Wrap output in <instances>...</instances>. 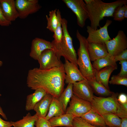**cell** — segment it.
<instances>
[{
	"label": "cell",
	"mask_w": 127,
	"mask_h": 127,
	"mask_svg": "<svg viewBox=\"0 0 127 127\" xmlns=\"http://www.w3.org/2000/svg\"><path fill=\"white\" fill-rule=\"evenodd\" d=\"M65 75L63 67L45 70L35 68L28 71L27 84L32 90L41 88L58 98L64 89Z\"/></svg>",
	"instance_id": "6da1fadb"
},
{
	"label": "cell",
	"mask_w": 127,
	"mask_h": 127,
	"mask_svg": "<svg viewBox=\"0 0 127 127\" xmlns=\"http://www.w3.org/2000/svg\"><path fill=\"white\" fill-rule=\"evenodd\" d=\"M90 26L96 29L100 22L105 17H113L114 12L119 7L127 4V0H117L106 3L101 0H84Z\"/></svg>",
	"instance_id": "7a4b0ae2"
},
{
	"label": "cell",
	"mask_w": 127,
	"mask_h": 127,
	"mask_svg": "<svg viewBox=\"0 0 127 127\" xmlns=\"http://www.w3.org/2000/svg\"><path fill=\"white\" fill-rule=\"evenodd\" d=\"M67 24V20L62 18L63 37L60 42H56L54 40L52 41V49L59 59L63 56L65 59L72 63L78 67L77 54L73 45L72 38L68 30Z\"/></svg>",
	"instance_id": "3957f363"
},
{
	"label": "cell",
	"mask_w": 127,
	"mask_h": 127,
	"mask_svg": "<svg viewBox=\"0 0 127 127\" xmlns=\"http://www.w3.org/2000/svg\"><path fill=\"white\" fill-rule=\"evenodd\" d=\"M118 94L114 92L107 97L94 95L91 102V109L102 116L107 112L114 114L121 118H127V111L123 108L118 101Z\"/></svg>",
	"instance_id": "277c9868"
},
{
	"label": "cell",
	"mask_w": 127,
	"mask_h": 127,
	"mask_svg": "<svg viewBox=\"0 0 127 127\" xmlns=\"http://www.w3.org/2000/svg\"><path fill=\"white\" fill-rule=\"evenodd\" d=\"M76 37L79 43L77 54V64L79 70L85 79L87 81L95 80L96 71L91 62L88 48V43L86 38L78 30L76 32Z\"/></svg>",
	"instance_id": "5b68a950"
},
{
	"label": "cell",
	"mask_w": 127,
	"mask_h": 127,
	"mask_svg": "<svg viewBox=\"0 0 127 127\" xmlns=\"http://www.w3.org/2000/svg\"><path fill=\"white\" fill-rule=\"evenodd\" d=\"M62 1L75 15L78 25L83 28L85 25L86 21L88 18L84 1L83 0H63Z\"/></svg>",
	"instance_id": "8992f818"
},
{
	"label": "cell",
	"mask_w": 127,
	"mask_h": 127,
	"mask_svg": "<svg viewBox=\"0 0 127 127\" xmlns=\"http://www.w3.org/2000/svg\"><path fill=\"white\" fill-rule=\"evenodd\" d=\"M112 22L111 20L107 19L104 26L98 29H94L90 26H87L88 36L86 39L88 43L104 44L106 41L111 39L108 33V28Z\"/></svg>",
	"instance_id": "52a82bcc"
},
{
	"label": "cell",
	"mask_w": 127,
	"mask_h": 127,
	"mask_svg": "<svg viewBox=\"0 0 127 127\" xmlns=\"http://www.w3.org/2000/svg\"><path fill=\"white\" fill-rule=\"evenodd\" d=\"M105 44L108 54L114 56L127 49V37L124 32L120 30L115 38L106 41Z\"/></svg>",
	"instance_id": "ba28073f"
},
{
	"label": "cell",
	"mask_w": 127,
	"mask_h": 127,
	"mask_svg": "<svg viewBox=\"0 0 127 127\" xmlns=\"http://www.w3.org/2000/svg\"><path fill=\"white\" fill-rule=\"evenodd\" d=\"M91 108V102L78 98L73 94L65 113L70 114L74 117H81Z\"/></svg>",
	"instance_id": "9c48e42d"
},
{
	"label": "cell",
	"mask_w": 127,
	"mask_h": 127,
	"mask_svg": "<svg viewBox=\"0 0 127 127\" xmlns=\"http://www.w3.org/2000/svg\"><path fill=\"white\" fill-rule=\"evenodd\" d=\"M41 69H48L63 67V64L59 59L52 49H48L44 51L37 60Z\"/></svg>",
	"instance_id": "30bf717a"
},
{
	"label": "cell",
	"mask_w": 127,
	"mask_h": 127,
	"mask_svg": "<svg viewBox=\"0 0 127 127\" xmlns=\"http://www.w3.org/2000/svg\"><path fill=\"white\" fill-rule=\"evenodd\" d=\"M15 2L19 17L21 19L37 12L41 8L38 0H16Z\"/></svg>",
	"instance_id": "8fae6325"
},
{
	"label": "cell",
	"mask_w": 127,
	"mask_h": 127,
	"mask_svg": "<svg viewBox=\"0 0 127 127\" xmlns=\"http://www.w3.org/2000/svg\"><path fill=\"white\" fill-rule=\"evenodd\" d=\"M73 91L76 96L90 102L94 95L91 87L88 81L85 79L73 84Z\"/></svg>",
	"instance_id": "7c38bea8"
},
{
	"label": "cell",
	"mask_w": 127,
	"mask_h": 127,
	"mask_svg": "<svg viewBox=\"0 0 127 127\" xmlns=\"http://www.w3.org/2000/svg\"><path fill=\"white\" fill-rule=\"evenodd\" d=\"M63 67L65 74V82L66 83L73 84L85 79L78 67L67 60L65 59Z\"/></svg>",
	"instance_id": "4fadbf2b"
},
{
	"label": "cell",
	"mask_w": 127,
	"mask_h": 127,
	"mask_svg": "<svg viewBox=\"0 0 127 127\" xmlns=\"http://www.w3.org/2000/svg\"><path fill=\"white\" fill-rule=\"evenodd\" d=\"M48 49H52L51 42L43 39L36 37L32 42L29 56L34 60H37L42 53Z\"/></svg>",
	"instance_id": "5bb4252c"
},
{
	"label": "cell",
	"mask_w": 127,
	"mask_h": 127,
	"mask_svg": "<svg viewBox=\"0 0 127 127\" xmlns=\"http://www.w3.org/2000/svg\"><path fill=\"white\" fill-rule=\"evenodd\" d=\"M0 4L3 14L8 21L12 22L19 17L15 0H0Z\"/></svg>",
	"instance_id": "9a60e30c"
},
{
	"label": "cell",
	"mask_w": 127,
	"mask_h": 127,
	"mask_svg": "<svg viewBox=\"0 0 127 127\" xmlns=\"http://www.w3.org/2000/svg\"><path fill=\"white\" fill-rule=\"evenodd\" d=\"M88 48L91 61L94 62L99 59L106 56L108 54L105 44L88 43Z\"/></svg>",
	"instance_id": "2e32d148"
},
{
	"label": "cell",
	"mask_w": 127,
	"mask_h": 127,
	"mask_svg": "<svg viewBox=\"0 0 127 127\" xmlns=\"http://www.w3.org/2000/svg\"><path fill=\"white\" fill-rule=\"evenodd\" d=\"M53 96L47 94L35 105L33 109L39 118H45L48 112Z\"/></svg>",
	"instance_id": "e0dca14e"
},
{
	"label": "cell",
	"mask_w": 127,
	"mask_h": 127,
	"mask_svg": "<svg viewBox=\"0 0 127 127\" xmlns=\"http://www.w3.org/2000/svg\"><path fill=\"white\" fill-rule=\"evenodd\" d=\"M74 118L72 115L65 113L62 115L53 117L48 121L52 127L59 126L72 127Z\"/></svg>",
	"instance_id": "ac0fdd59"
},
{
	"label": "cell",
	"mask_w": 127,
	"mask_h": 127,
	"mask_svg": "<svg viewBox=\"0 0 127 127\" xmlns=\"http://www.w3.org/2000/svg\"><path fill=\"white\" fill-rule=\"evenodd\" d=\"M35 90L34 93L27 97L25 109L27 111L33 110L36 104L47 94L45 91L41 88H38Z\"/></svg>",
	"instance_id": "d6986e66"
},
{
	"label": "cell",
	"mask_w": 127,
	"mask_h": 127,
	"mask_svg": "<svg viewBox=\"0 0 127 127\" xmlns=\"http://www.w3.org/2000/svg\"><path fill=\"white\" fill-rule=\"evenodd\" d=\"M117 66H110L105 67L99 71H96L95 74V80L109 90V78L113 71L116 69Z\"/></svg>",
	"instance_id": "ffe728a7"
},
{
	"label": "cell",
	"mask_w": 127,
	"mask_h": 127,
	"mask_svg": "<svg viewBox=\"0 0 127 127\" xmlns=\"http://www.w3.org/2000/svg\"><path fill=\"white\" fill-rule=\"evenodd\" d=\"M81 117L92 125L99 127H106L102 117L91 108Z\"/></svg>",
	"instance_id": "44dd1931"
},
{
	"label": "cell",
	"mask_w": 127,
	"mask_h": 127,
	"mask_svg": "<svg viewBox=\"0 0 127 127\" xmlns=\"http://www.w3.org/2000/svg\"><path fill=\"white\" fill-rule=\"evenodd\" d=\"M65 113L58 98L53 96L48 112L45 118L48 120L53 117L62 115Z\"/></svg>",
	"instance_id": "7402d4cb"
},
{
	"label": "cell",
	"mask_w": 127,
	"mask_h": 127,
	"mask_svg": "<svg viewBox=\"0 0 127 127\" xmlns=\"http://www.w3.org/2000/svg\"><path fill=\"white\" fill-rule=\"evenodd\" d=\"M38 118L36 114L32 115L28 113L22 119L15 122H10L12 126L14 127H34Z\"/></svg>",
	"instance_id": "603a6c76"
},
{
	"label": "cell",
	"mask_w": 127,
	"mask_h": 127,
	"mask_svg": "<svg viewBox=\"0 0 127 127\" xmlns=\"http://www.w3.org/2000/svg\"><path fill=\"white\" fill-rule=\"evenodd\" d=\"M92 64L94 68L96 71H99L107 67L117 66L114 56L108 54L106 56L93 62Z\"/></svg>",
	"instance_id": "cb8c5ba5"
},
{
	"label": "cell",
	"mask_w": 127,
	"mask_h": 127,
	"mask_svg": "<svg viewBox=\"0 0 127 127\" xmlns=\"http://www.w3.org/2000/svg\"><path fill=\"white\" fill-rule=\"evenodd\" d=\"M73 95V84H68L58 98L65 112L68 104Z\"/></svg>",
	"instance_id": "d4e9b609"
},
{
	"label": "cell",
	"mask_w": 127,
	"mask_h": 127,
	"mask_svg": "<svg viewBox=\"0 0 127 127\" xmlns=\"http://www.w3.org/2000/svg\"><path fill=\"white\" fill-rule=\"evenodd\" d=\"M88 81L93 92L97 95L103 96H110L113 92L107 89L103 85L95 80Z\"/></svg>",
	"instance_id": "484cf974"
},
{
	"label": "cell",
	"mask_w": 127,
	"mask_h": 127,
	"mask_svg": "<svg viewBox=\"0 0 127 127\" xmlns=\"http://www.w3.org/2000/svg\"><path fill=\"white\" fill-rule=\"evenodd\" d=\"M102 116L106 126L109 127H119L122 120L117 115L107 112L103 114Z\"/></svg>",
	"instance_id": "4316f807"
},
{
	"label": "cell",
	"mask_w": 127,
	"mask_h": 127,
	"mask_svg": "<svg viewBox=\"0 0 127 127\" xmlns=\"http://www.w3.org/2000/svg\"><path fill=\"white\" fill-rule=\"evenodd\" d=\"M57 9L50 11L49 16L46 15V17L47 21L46 28L52 32H55L58 24V19L56 15Z\"/></svg>",
	"instance_id": "83f0119b"
},
{
	"label": "cell",
	"mask_w": 127,
	"mask_h": 127,
	"mask_svg": "<svg viewBox=\"0 0 127 127\" xmlns=\"http://www.w3.org/2000/svg\"><path fill=\"white\" fill-rule=\"evenodd\" d=\"M56 15L58 19V24L56 30L54 32L53 37L54 41L56 42H60L62 39L63 36V30L62 26V18L61 12L58 9L56 11Z\"/></svg>",
	"instance_id": "f1b7e54d"
},
{
	"label": "cell",
	"mask_w": 127,
	"mask_h": 127,
	"mask_svg": "<svg viewBox=\"0 0 127 127\" xmlns=\"http://www.w3.org/2000/svg\"><path fill=\"white\" fill-rule=\"evenodd\" d=\"M109 83L113 85H122L127 86V77L113 75L111 78Z\"/></svg>",
	"instance_id": "f546056e"
},
{
	"label": "cell",
	"mask_w": 127,
	"mask_h": 127,
	"mask_svg": "<svg viewBox=\"0 0 127 127\" xmlns=\"http://www.w3.org/2000/svg\"><path fill=\"white\" fill-rule=\"evenodd\" d=\"M125 4L119 6L116 9L113 16L114 20L121 21L124 20V11Z\"/></svg>",
	"instance_id": "4dcf8cb0"
},
{
	"label": "cell",
	"mask_w": 127,
	"mask_h": 127,
	"mask_svg": "<svg viewBox=\"0 0 127 127\" xmlns=\"http://www.w3.org/2000/svg\"><path fill=\"white\" fill-rule=\"evenodd\" d=\"M73 126V127H99L89 124L81 117L74 118Z\"/></svg>",
	"instance_id": "1f68e13d"
},
{
	"label": "cell",
	"mask_w": 127,
	"mask_h": 127,
	"mask_svg": "<svg viewBox=\"0 0 127 127\" xmlns=\"http://www.w3.org/2000/svg\"><path fill=\"white\" fill-rule=\"evenodd\" d=\"M35 126L36 127H52L48 120L45 118H39Z\"/></svg>",
	"instance_id": "d6a6232c"
},
{
	"label": "cell",
	"mask_w": 127,
	"mask_h": 127,
	"mask_svg": "<svg viewBox=\"0 0 127 127\" xmlns=\"http://www.w3.org/2000/svg\"><path fill=\"white\" fill-rule=\"evenodd\" d=\"M121 68L119 73L117 75L120 76L127 77V60L119 61Z\"/></svg>",
	"instance_id": "836d02e7"
},
{
	"label": "cell",
	"mask_w": 127,
	"mask_h": 127,
	"mask_svg": "<svg viewBox=\"0 0 127 127\" xmlns=\"http://www.w3.org/2000/svg\"><path fill=\"white\" fill-rule=\"evenodd\" d=\"M12 22L7 20L4 16L0 4V26H8L11 24Z\"/></svg>",
	"instance_id": "e575fe53"
},
{
	"label": "cell",
	"mask_w": 127,
	"mask_h": 127,
	"mask_svg": "<svg viewBox=\"0 0 127 127\" xmlns=\"http://www.w3.org/2000/svg\"><path fill=\"white\" fill-rule=\"evenodd\" d=\"M115 61L127 60V49H126L118 55L114 56Z\"/></svg>",
	"instance_id": "d590c367"
},
{
	"label": "cell",
	"mask_w": 127,
	"mask_h": 127,
	"mask_svg": "<svg viewBox=\"0 0 127 127\" xmlns=\"http://www.w3.org/2000/svg\"><path fill=\"white\" fill-rule=\"evenodd\" d=\"M118 102L120 104L127 103V95L123 93L120 94L117 98Z\"/></svg>",
	"instance_id": "8d00e7d4"
},
{
	"label": "cell",
	"mask_w": 127,
	"mask_h": 127,
	"mask_svg": "<svg viewBox=\"0 0 127 127\" xmlns=\"http://www.w3.org/2000/svg\"><path fill=\"white\" fill-rule=\"evenodd\" d=\"M12 126L10 122L4 120L0 117V127H12Z\"/></svg>",
	"instance_id": "74e56055"
},
{
	"label": "cell",
	"mask_w": 127,
	"mask_h": 127,
	"mask_svg": "<svg viewBox=\"0 0 127 127\" xmlns=\"http://www.w3.org/2000/svg\"><path fill=\"white\" fill-rule=\"evenodd\" d=\"M121 122L119 127H127V118H121Z\"/></svg>",
	"instance_id": "f35d334b"
},
{
	"label": "cell",
	"mask_w": 127,
	"mask_h": 127,
	"mask_svg": "<svg viewBox=\"0 0 127 127\" xmlns=\"http://www.w3.org/2000/svg\"><path fill=\"white\" fill-rule=\"evenodd\" d=\"M1 95V94H0V96ZM0 115H1L4 119L6 120L7 119V118L5 114L3 112V111L1 107H0Z\"/></svg>",
	"instance_id": "ab89813d"
},
{
	"label": "cell",
	"mask_w": 127,
	"mask_h": 127,
	"mask_svg": "<svg viewBox=\"0 0 127 127\" xmlns=\"http://www.w3.org/2000/svg\"><path fill=\"white\" fill-rule=\"evenodd\" d=\"M124 17L125 18H127V5H125V8L124 11Z\"/></svg>",
	"instance_id": "60d3db41"
},
{
	"label": "cell",
	"mask_w": 127,
	"mask_h": 127,
	"mask_svg": "<svg viewBox=\"0 0 127 127\" xmlns=\"http://www.w3.org/2000/svg\"><path fill=\"white\" fill-rule=\"evenodd\" d=\"M120 104L123 109L126 111H127V103L124 104Z\"/></svg>",
	"instance_id": "b9f144b4"
},
{
	"label": "cell",
	"mask_w": 127,
	"mask_h": 127,
	"mask_svg": "<svg viewBox=\"0 0 127 127\" xmlns=\"http://www.w3.org/2000/svg\"><path fill=\"white\" fill-rule=\"evenodd\" d=\"M3 63L2 61L0 60V67L1 66L3 65Z\"/></svg>",
	"instance_id": "7bdbcfd3"
},
{
	"label": "cell",
	"mask_w": 127,
	"mask_h": 127,
	"mask_svg": "<svg viewBox=\"0 0 127 127\" xmlns=\"http://www.w3.org/2000/svg\"></svg>",
	"instance_id": "ee69618b"
},
{
	"label": "cell",
	"mask_w": 127,
	"mask_h": 127,
	"mask_svg": "<svg viewBox=\"0 0 127 127\" xmlns=\"http://www.w3.org/2000/svg\"><path fill=\"white\" fill-rule=\"evenodd\" d=\"M106 127H108V126L107 127L106 126Z\"/></svg>",
	"instance_id": "f6af8a7d"
},
{
	"label": "cell",
	"mask_w": 127,
	"mask_h": 127,
	"mask_svg": "<svg viewBox=\"0 0 127 127\" xmlns=\"http://www.w3.org/2000/svg\"></svg>",
	"instance_id": "bcb514c9"
}]
</instances>
